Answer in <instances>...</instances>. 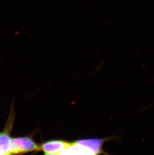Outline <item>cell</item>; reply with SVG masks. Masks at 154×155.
<instances>
[{
  "label": "cell",
  "instance_id": "6da1fadb",
  "mask_svg": "<svg viewBox=\"0 0 154 155\" xmlns=\"http://www.w3.org/2000/svg\"><path fill=\"white\" fill-rule=\"evenodd\" d=\"M102 139H85L70 143L68 148L61 154L97 155L102 153Z\"/></svg>",
  "mask_w": 154,
  "mask_h": 155
},
{
  "label": "cell",
  "instance_id": "7a4b0ae2",
  "mask_svg": "<svg viewBox=\"0 0 154 155\" xmlns=\"http://www.w3.org/2000/svg\"><path fill=\"white\" fill-rule=\"evenodd\" d=\"M12 140V154H24L32 151L41 150V146L28 137L14 138Z\"/></svg>",
  "mask_w": 154,
  "mask_h": 155
},
{
  "label": "cell",
  "instance_id": "3957f363",
  "mask_svg": "<svg viewBox=\"0 0 154 155\" xmlns=\"http://www.w3.org/2000/svg\"><path fill=\"white\" fill-rule=\"evenodd\" d=\"M70 143L65 140H50L41 145V150L46 155H60L68 148Z\"/></svg>",
  "mask_w": 154,
  "mask_h": 155
},
{
  "label": "cell",
  "instance_id": "277c9868",
  "mask_svg": "<svg viewBox=\"0 0 154 155\" xmlns=\"http://www.w3.org/2000/svg\"><path fill=\"white\" fill-rule=\"evenodd\" d=\"M9 120L7 127L5 130L0 133V155H12V139L9 136V132L12 127L13 121Z\"/></svg>",
  "mask_w": 154,
  "mask_h": 155
}]
</instances>
